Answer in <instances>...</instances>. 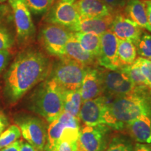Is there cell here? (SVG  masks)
Wrapping results in <instances>:
<instances>
[{
	"label": "cell",
	"instance_id": "39",
	"mask_svg": "<svg viewBox=\"0 0 151 151\" xmlns=\"http://www.w3.org/2000/svg\"><path fill=\"white\" fill-rule=\"evenodd\" d=\"M7 1V0H0V4L5 2V1Z\"/></svg>",
	"mask_w": 151,
	"mask_h": 151
},
{
	"label": "cell",
	"instance_id": "26",
	"mask_svg": "<svg viewBox=\"0 0 151 151\" xmlns=\"http://www.w3.org/2000/svg\"><path fill=\"white\" fill-rule=\"evenodd\" d=\"M20 135L21 132L18 125L13 124L7 128L0 134V150L16 141L20 137Z\"/></svg>",
	"mask_w": 151,
	"mask_h": 151
},
{
	"label": "cell",
	"instance_id": "36",
	"mask_svg": "<svg viewBox=\"0 0 151 151\" xmlns=\"http://www.w3.org/2000/svg\"><path fill=\"white\" fill-rule=\"evenodd\" d=\"M20 151H38L35 147L30 145L28 142H23L21 141Z\"/></svg>",
	"mask_w": 151,
	"mask_h": 151
},
{
	"label": "cell",
	"instance_id": "4",
	"mask_svg": "<svg viewBox=\"0 0 151 151\" xmlns=\"http://www.w3.org/2000/svg\"><path fill=\"white\" fill-rule=\"evenodd\" d=\"M87 67L72 60L63 58L52 67L49 77L64 90H80Z\"/></svg>",
	"mask_w": 151,
	"mask_h": 151
},
{
	"label": "cell",
	"instance_id": "13",
	"mask_svg": "<svg viewBox=\"0 0 151 151\" xmlns=\"http://www.w3.org/2000/svg\"><path fill=\"white\" fill-rule=\"evenodd\" d=\"M109 30L118 39L132 41L135 46L143 32L142 28L128 17L119 12L115 14Z\"/></svg>",
	"mask_w": 151,
	"mask_h": 151
},
{
	"label": "cell",
	"instance_id": "23",
	"mask_svg": "<svg viewBox=\"0 0 151 151\" xmlns=\"http://www.w3.org/2000/svg\"><path fill=\"white\" fill-rule=\"evenodd\" d=\"M136 46L132 41L118 39V57L122 67L133 64L137 59Z\"/></svg>",
	"mask_w": 151,
	"mask_h": 151
},
{
	"label": "cell",
	"instance_id": "17",
	"mask_svg": "<svg viewBox=\"0 0 151 151\" xmlns=\"http://www.w3.org/2000/svg\"><path fill=\"white\" fill-rule=\"evenodd\" d=\"M75 5L81 18H101L114 14L102 0H76Z\"/></svg>",
	"mask_w": 151,
	"mask_h": 151
},
{
	"label": "cell",
	"instance_id": "24",
	"mask_svg": "<svg viewBox=\"0 0 151 151\" xmlns=\"http://www.w3.org/2000/svg\"><path fill=\"white\" fill-rule=\"evenodd\" d=\"M119 70L124 73L137 86L148 88L146 77L141 71V67L137 60L133 64L130 65L123 66Z\"/></svg>",
	"mask_w": 151,
	"mask_h": 151
},
{
	"label": "cell",
	"instance_id": "5",
	"mask_svg": "<svg viewBox=\"0 0 151 151\" xmlns=\"http://www.w3.org/2000/svg\"><path fill=\"white\" fill-rule=\"evenodd\" d=\"M9 2L16 27L17 42L22 46H27L34 40L36 34L31 11L25 0H9Z\"/></svg>",
	"mask_w": 151,
	"mask_h": 151
},
{
	"label": "cell",
	"instance_id": "15",
	"mask_svg": "<svg viewBox=\"0 0 151 151\" xmlns=\"http://www.w3.org/2000/svg\"><path fill=\"white\" fill-rule=\"evenodd\" d=\"M125 129L137 143L151 144V111L130 122Z\"/></svg>",
	"mask_w": 151,
	"mask_h": 151
},
{
	"label": "cell",
	"instance_id": "32",
	"mask_svg": "<svg viewBox=\"0 0 151 151\" xmlns=\"http://www.w3.org/2000/svg\"><path fill=\"white\" fill-rule=\"evenodd\" d=\"M106 4L114 11H119L125 7L128 0H102Z\"/></svg>",
	"mask_w": 151,
	"mask_h": 151
},
{
	"label": "cell",
	"instance_id": "22",
	"mask_svg": "<svg viewBox=\"0 0 151 151\" xmlns=\"http://www.w3.org/2000/svg\"><path fill=\"white\" fill-rule=\"evenodd\" d=\"M83 101L80 90H65L63 94V110L79 119V113Z\"/></svg>",
	"mask_w": 151,
	"mask_h": 151
},
{
	"label": "cell",
	"instance_id": "31",
	"mask_svg": "<svg viewBox=\"0 0 151 151\" xmlns=\"http://www.w3.org/2000/svg\"><path fill=\"white\" fill-rule=\"evenodd\" d=\"M78 141L62 140L53 151H78Z\"/></svg>",
	"mask_w": 151,
	"mask_h": 151
},
{
	"label": "cell",
	"instance_id": "27",
	"mask_svg": "<svg viewBox=\"0 0 151 151\" xmlns=\"http://www.w3.org/2000/svg\"><path fill=\"white\" fill-rule=\"evenodd\" d=\"M136 48L137 54L141 58L151 60V35L143 32Z\"/></svg>",
	"mask_w": 151,
	"mask_h": 151
},
{
	"label": "cell",
	"instance_id": "29",
	"mask_svg": "<svg viewBox=\"0 0 151 151\" xmlns=\"http://www.w3.org/2000/svg\"><path fill=\"white\" fill-rule=\"evenodd\" d=\"M14 39L6 27L0 24V50H7L12 48Z\"/></svg>",
	"mask_w": 151,
	"mask_h": 151
},
{
	"label": "cell",
	"instance_id": "9",
	"mask_svg": "<svg viewBox=\"0 0 151 151\" xmlns=\"http://www.w3.org/2000/svg\"><path fill=\"white\" fill-rule=\"evenodd\" d=\"M76 0H58L47 13L46 23L57 24L72 32L73 28L80 21L75 2Z\"/></svg>",
	"mask_w": 151,
	"mask_h": 151
},
{
	"label": "cell",
	"instance_id": "21",
	"mask_svg": "<svg viewBox=\"0 0 151 151\" xmlns=\"http://www.w3.org/2000/svg\"><path fill=\"white\" fill-rule=\"evenodd\" d=\"M73 35L81 46L97 59L100 52L101 35L85 32H73Z\"/></svg>",
	"mask_w": 151,
	"mask_h": 151
},
{
	"label": "cell",
	"instance_id": "18",
	"mask_svg": "<svg viewBox=\"0 0 151 151\" xmlns=\"http://www.w3.org/2000/svg\"><path fill=\"white\" fill-rule=\"evenodd\" d=\"M114 14L101 18H81L78 24L73 28L72 32L93 33L101 35L109 29Z\"/></svg>",
	"mask_w": 151,
	"mask_h": 151
},
{
	"label": "cell",
	"instance_id": "20",
	"mask_svg": "<svg viewBox=\"0 0 151 151\" xmlns=\"http://www.w3.org/2000/svg\"><path fill=\"white\" fill-rule=\"evenodd\" d=\"M126 15L141 28L151 32V26L147 17L146 6L141 0H128L124 8Z\"/></svg>",
	"mask_w": 151,
	"mask_h": 151
},
{
	"label": "cell",
	"instance_id": "38",
	"mask_svg": "<svg viewBox=\"0 0 151 151\" xmlns=\"http://www.w3.org/2000/svg\"><path fill=\"white\" fill-rule=\"evenodd\" d=\"M7 124H8V122H7L6 118L2 113L0 112V134L2 133Z\"/></svg>",
	"mask_w": 151,
	"mask_h": 151
},
{
	"label": "cell",
	"instance_id": "25",
	"mask_svg": "<svg viewBox=\"0 0 151 151\" xmlns=\"http://www.w3.org/2000/svg\"><path fill=\"white\" fill-rule=\"evenodd\" d=\"M134 143L129 137L122 134L116 135L111 139L104 151H133Z\"/></svg>",
	"mask_w": 151,
	"mask_h": 151
},
{
	"label": "cell",
	"instance_id": "14",
	"mask_svg": "<svg viewBox=\"0 0 151 151\" xmlns=\"http://www.w3.org/2000/svg\"><path fill=\"white\" fill-rule=\"evenodd\" d=\"M108 102V98L105 96H99L83 102L79 120L88 126L104 124V113Z\"/></svg>",
	"mask_w": 151,
	"mask_h": 151
},
{
	"label": "cell",
	"instance_id": "33",
	"mask_svg": "<svg viewBox=\"0 0 151 151\" xmlns=\"http://www.w3.org/2000/svg\"><path fill=\"white\" fill-rule=\"evenodd\" d=\"M9 58H10L9 50H0V73L2 72L6 67Z\"/></svg>",
	"mask_w": 151,
	"mask_h": 151
},
{
	"label": "cell",
	"instance_id": "19",
	"mask_svg": "<svg viewBox=\"0 0 151 151\" xmlns=\"http://www.w3.org/2000/svg\"><path fill=\"white\" fill-rule=\"evenodd\" d=\"M63 58L72 60L86 67H90V66L93 65L96 62H97V58H94L89 52H86L81 46L80 43L75 38L73 32L66 43L65 56Z\"/></svg>",
	"mask_w": 151,
	"mask_h": 151
},
{
	"label": "cell",
	"instance_id": "37",
	"mask_svg": "<svg viewBox=\"0 0 151 151\" xmlns=\"http://www.w3.org/2000/svg\"><path fill=\"white\" fill-rule=\"evenodd\" d=\"M143 2H144L145 6H146L148 22L151 26V0H145V1H143Z\"/></svg>",
	"mask_w": 151,
	"mask_h": 151
},
{
	"label": "cell",
	"instance_id": "34",
	"mask_svg": "<svg viewBox=\"0 0 151 151\" xmlns=\"http://www.w3.org/2000/svg\"><path fill=\"white\" fill-rule=\"evenodd\" d=\"M133 151H151V144L137 143L134 145Z\"/></svg>",
	"mask_w": 151,
	"mask_h": 151
},
{
	"label": "cell",
	"instance_id": "35",
	"mask_svg": "<svg viewBox=\"0 0 151 151\" xmlns=\"http://www.w3.org/2000/svg\"><path fill=\"white\" fill-rule=\"evenodd\" d=\"M20 143H21V141H16L12 144L1 148L0 151H20Z\"/></svg>",
	"mask_w": 151,
	"mask_h": 151
},
{
	"label": "cell",
	"instance_id": "30",
	"mask_svg": "<svg viewBox=\"0 0 151 151\" xmlns=\"http://www.w3.org/2000/svg\"><path fill=\"white\" fill-rule=\"evenodd\" d=\"M136 60L140 66L141 71L146 77L147 82H148V87L151 91V60L145 59L141 57L137 58Z\"/></svg>",
	"mask_w": 151,
	"mask_h": 151
},
{
	"label": "cell",
	"instance_id": "40",
	"mask_svg": "<svg viewBox=\"0 0 151 151\" xmlns=\"http://www.w3.org/2000/svg\"><path fill=\"white\" fill-rule=\"evenodd\" d=\"M78 151H80V150H78ZM81 151H83V150H81Z\"/></svg>",
	"mask_w": 151,
	"mask_h": 151
},
{
	"label": "cell",
	"instance_id": "8",
	"mask_svg": "<svg viewBox=\"0 0 151 151\" xmlns=\"http://www.w3.org/2000/svg\"><path fill=\"white\" fill-rule=\"evenodd\" d=\"M22 137L38 151H43L47 141L46 124L43 120L36 116H22L16 119Z\"/></svg>",
	"mask_w": 151,
	"mask_h": 151
},
{
	"label": "cell",
	"instance_id": "6",
	"mask_svg": "<svg viewBox=\"0 0 151 151\" xmlns=\"http://www.w3.org/2000/svg\"><path fill=\"white\" fill-rule=\"evenodd\" d=\"M72 32L57 24L46 23L39 33V41L44 50L50 55L62 59L65 56L66 43Z\"/></svg>",
	"mask_w": 151,
	"mask_h": 151
},
{
	"label": "cell",
	"instance_id": "7",
	"mask_svg": "<svg viewBox=\"0 0 151 151\" xmlns=\"http://www.w3.org/2000/svg\"><path fill=\"white\" fill-rule=\"evenodd\" d=\"M103 94L107 98H116L128 95L137 90L134 83L120 70L99 71Z\"/></svg>",
	"mask_w": 151,
	"mask_h": 151
},
{
	"label": "cell",
	"instance_id": "12",
	"mask_svg": "<svg viewBox=\"0 0 151 151\" xmlns=\"http://www.w3.org/2000/svg\"><path fill=\"white\" fill-rule=\"evenodd\" d=\"M79 127V119L63 111L58 118L50 122L47 129V141L44 150L53 151L61 141L67 128Z\"/></svg>",
	"mask_w": 151,
	"mask_h": 151
},
{
	"label": "cell",
	"instance_id": "1",
	"mask_svg": "<svg viewBox=\"0 0 151 151\" xmlns=\"http://www.w3.org/2000/svg\"><path fill=\"white\" fill-rule=\"evenodd\" d=\"M51 60L44 52L27 48L19 52L4 76V93L16 103L28 91L50 76Z\"/></svg>",
	"mask_w": 151,
	"mask_h": 151
},
{
	"label": "cell",
	"instance_id": "2",
	"mask_svg": "<svg viewBox=\"0 0 151 151\" xmlns=\"http://www.w3.org/2000/svg\"><path fill=\"white\" fill-rule=\"evenodd\" d=\"M150 111L151 91L147 87H138L133 93L108 102L104 113V124L121 131L130 122Z\"/></svg>",
	"mask_w": 151,
	"mask_h": 151
},
{
	"label": "cell",
	"instance_id": "3",
	"mask_svg": "<svg viewBox=\"0 0 151 151\" xmlns=\"http://www.w3.org/2000/svg\"><path fill=\"white\" fill-rule=\"evenodd\" d=\"M62 88L50 77L41 82L30 96L27 108L52 122L63 112Z\"/></svg>",
	"mask_w": 151,
	"mask_h": 151
},
{
	"label": "cell",
	"instance_id": "11",
	"mask_svg": "<svg viewBox=\"0 0 151 151\" xmlns=\"http://www.w3.org/2000/svg\"><path fill=\"white\" fill-rule=\"evenodd\" d=\"M101 46L97 61L99 65L109 70H119L122 67L118 57V39L110 30L100 36Z\"/></svg>",
	"mask_w": 151,
	"mask_h": 151
},
{
	"label": "cell",
	"instance_id": "16",
	"mask_svg": "<svg viewBox=\"0 0 151 151\" xmlns=\"http://www.w3.org/2000/svg\"><path fill=\"white\" fill-rule=\"evenodd\" d=\"M80 92L83 102L101 95L103 93L102 86L99 71L90 67H87Z\"/></svg>",
	"mask_w": 151,
	"mask_h": 151
},
{
	"label": "cell",
	"instance_id": "10",
	"mask_svg": "<svg viewBox=\"0 0 151 151\" xmlns=\"http://www.w3.org/2000/svg\"><path fill=\"white\" fill-rule=\"evenodd\" d=\"M111 128L104 124L86 125L80 130L78 144L83 151H104L110 139Z\"/></svg>",
	"mask_w": 151,
	"mask_h": 151
},
{
	"label": "cell",
	"instance_id": "28",
	"mask_svg": "<svg viewBox=\"0 0 151 151\" xmlns=\"http://www.w3.org/2000/svg\"><path fill=\"white\" fill-rule=\"evenodd\" d=\"M55 0H25L28 8L35 14H42L48 12Z\"/></svg>",
	"mask_w": 151,
	"mask_h": 151
}]
</instances>
